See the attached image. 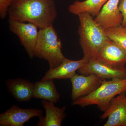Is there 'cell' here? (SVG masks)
I'll return each mask as SVG.
<instances>
[{"mask_svg":"<svg viewBox=\"0 0 126 126\" xmlns=\"http://www.w3.org/2000/svg\"><path fill=\"white\" fill-rule=\"evenodd\" d=\"M78 16L79 21L78 33L83 56L89 60H96L99 51L110 39L105 30L97 24L94 16L87 12Z\"/></svg>","mask_w":126,"mask_h":126,"instance_id":"obj_2","label":"cell"},{"mask_svg":"<svg viewBox=\"0 0 126 126\" xmlns=\"http://www.w3.org/2000/svg\"><path fill=\"white\" fill-rule=\"evenodd\" d=\"M125 29H126V27H125Z\"/></svg>","mask_w":126,"mask_h":126,"instance_id":"obj_20","label":"cell"},{"mask_svg":"<svg viewBox=\"0 0 126 126\" xmlns=\"http://www.w3.org/2000/svg\"><path fill=\"white\" fill-rule=\"evenodd\" d=\"M109 0H77L69 6L68 11L75 15L82 12H87L94 16H96L104 5Z\"/></svg>","mask_w":126,"mask_h":126,"instance_id":"obj_16","label":"cell"},{"mask_svg":"<svg viewBox=\"0 0 126 126\" xmlns=\"http://www.w3.org/2000/svg\"><path fill=\"white\" fill-rule=\"evenodd\" d=\"M89 60L84 57L78 60H73L65 58L59 65L54 69H49L41 80L50 79H70L76 74V71L86 64Z\"/></svg>","mask_w":126,"mask_h":126,"instance_id":"obj_12","label":"cell"},{"mask_svg":"<svg viewBox=\"0 0 126 126\" xmlns=\"http://www.w3.org/2000/svg\"><path fill=\"white\" fill-rule=\"evenodd\" d=\"M61 46V41L53 25L39 29L34 56L48 61L49 69L55 68L65 58Z\"/></svg>","mask_w":126,"mask_h":126,"instance_id":"obj_4","label":"cell"},{"mask_svg":"<svg viewBox=\"0 0 126 126\" xmlns=\"http://www.w3.org/2000/svg\"><path fill=\"white\" fill-rule=\"evenodd\" d=\"M119 0H109L105 4L94 20L104 30L121 26L123 16L119 8Z\"/></svg>","mask_w":126,"mask_h":126,"instance_id":"obj_10","label":"cell"},{"mask_svg":"<svg viewBox=\"0 0 126 126\" xmlns=\"http://www.w3.org/2000/svg\"><path fill=\"white\" fill-rule=\"evenodd\" d=\"M8 14L9 19L32 23L40 29L53 26L57 11L54 0H14Z\"/></svg>","mask_w":126,"mask_h":126,"instance_id":"obj_1","label":"cell"},{"mask_svg":"<svg viewBox=\"0 0 126 126\" xmlns=\"http://www.w3.org/2000/svg\"><path fill=\"white\" fill-rule=\"evenodd\" d=\"M5 84L8 92L17 101H29L33 98L34 83L18 78L7 79Z\"/></svg>","mask_w":126,"mask_h":126,"instance_id":"obj_13","label":"cell"},{"mask_svg":"<svg viewBox=\"0 0 126 126\" xmlns=\"http://www.w3.org/2000/svg\"><path fill=\"white\" fill-rule=\"evenodd\" d=\"M80 74L96 75L103 79H111L126 78V67L117 68L99 63L95 60H90L85 65L78 70Z\"/></svg>","mask_w":126,"mask_h":126,"instance_id":"obj_11","label":"cell"},{"mask_svg":"<svg viewBox=\"0 0 126 126\" xmlns=\"http://www.w3.org/2000/svg\"><path fill=\"white\" fill-rule=\"evenodd\" d=\"M43 110L36 108H21L13 105L0 115V126H24L32 118L43 116Z\"/></svg>","mask_w":126,"mask_h":126,"instance_id":"obj_6","label":"cell"},{"mask_svg":"<svg viewBox=\"0 0 126 126\" xmlns=\"http://www.w3.org/2000/svg\"><path fill=\"white\" fill-rule=\"evenodd\" d=\"M54 79L36 81L34 83L33 98L57 103L60 95L55 84Z\"/></svg>","mask_w":126,"mask_h":126,"instance_id":"obj_15","label":"cell"},{"mask_svg":"<svg viewBox=\"0 0 126 126\" xmlns=\"http://www.w3.org/2000/svg\"><path fill=\"white\" fill-rule=\"evenodd\" d=\"M14 0H0V18L4 19L6 17L9 7Z\"/></svg>","mask_w":126,"mask_h":126,"instance_id":"obj_18","label":"cell"},{"mask_svg":"<svg viewBox=\"0 0 126 126\" xmlns=\"http://www.w3.org/2000/svg\"><path fill=\"white\" fill-rule=\"evenodd\" d=\"M126 93V78L107 80L103 79L101 86L87 96L72 101L73 106L82 108L96 105L103 112L108 107L114 98L121 94Z\"/></svg>","mask_w":126,"mask_h":126,"instance_id":"obj_3","label":"cell"},{"mask_svg":"<svg viewBox=\"0 0 126 126\" xmlns=\"http://www.w3.org/2000/svg\"><path fill=\"white\" fill-rule=\"evenodd\" d=\"M41 104L45 110V116L39 118L37 126H61L66 116V107H55L54 103L46 100H42Z\"/></svg>","mask_w":126,"mask_h":126,"instance_id":"obj_14","label":"cell"},{"mask_svg":"<svg viewBox=\"0 0 126 126\" xmlns=\"http://www.w3.org/2000/svg\"><path fill=\"white\" fill-rule=\"evenodd\" d=\"M95 60L117 68L126 67V50L110 40L99 51Z\"/></svg>","mask_w":126,"mask_h":126,"instance_id":"obj_8","label":"cell"},{"mask_svg":"<svg viewBox=\"0 0 126 126\" xmlns=\"http://www.w3.org/2000/svg\"><path fill=\"white\" fill-rule=\"evenodd\" d=\"M106 35L126 50V29L122 26L105 30Z\"/></svg>","mask_w":126,"mask_h":126,"instance_id":"obj_17","label":"cell"},{"mask_svg":"<svg viewBox=\"0 0 126 126\" xmlns=\"http://www.w3.org/2000/svg\"><path fill=\"white\" fill-rule=\"evenodd\" d=\"M119 8L123 16V21L122 26L126 27V0H119Z\"/></svg>","mask_w":126,"mask_h":126,"instance_id":"obj_19","label":"cell"},{"mask_svg":"<svg viewBox=\"0 0 126 126\" xmlns=\"http://www.w3.org/2000/svg\"><path fill=\"white\" fill-rule=\"evenodd\" d=\"M70 79L72 84L71 99L74 101L94 92L101 86L104 79L96 74H76Z\"/></svg>","mask_w":126,"mask_h":126,"instance_id":"obj_7","label":"cell"},{"mask_svg":"<svg viewBox=\"0 0 126 126\" xmlns=\"http://www.w3.org/2000/svg\"><path fill=\"white\" fill-rule=\"evenodd\" d=\"M9 23L10 30L17 35L30 58H33L38 37V27L32 23H26L11 19H9Z\"/></svg>","mask_w":126,"mask_h":126,"instance_id":"obj_5","label":"cell"},{"mask_svg":"<svg viewBox=\"0 0 126 126\" xmlns=\"http://www.w3.org/2000/svg\"><path fill=\"white\" fill-rule=\"evenodd\" d=\"M100 118H108L104 126H126V93L114 98Z\"/></svg>","mask_w":126,"mask_h":126,"instance_id":"obj_9","label":"cell"}]
</instances>
